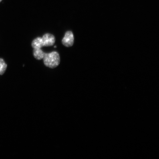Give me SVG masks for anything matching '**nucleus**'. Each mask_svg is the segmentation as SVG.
Masks as SVG:
<instances>
[{
  "label": "nucleus",
  "instance_id": "obj_1",
  "mask_svg": "<svg viewBox=\"0 0 159 159\" xmlns=\"http://www.w3.org/2000/svg\"><path fill=\"white\" fill-rule=\"evenodd\" d=\"M43 59L46 66L51 68H55L60 63V57L59 53L55 51L45 53Z\"/></svg>",
  "mask_w": 159,
  "mask_h": 159
},
{
  "label": "nucleus",
  "instance_id": "obj_2",
  "mask_svg": "<svg viewBox=\"0 0 159 159\" xmlns=\"http://www.w3.org/2000/svg\"><path fill=\"white\" fill-rule=\"evenodd\" d=\"M74 37L72 32L67 31L62 40L63 44L67 47H70L74 43Z\"/></svg>",
  "mask_w": 159,
  "mask_h": 159
},
{
  "label": "nucleus",
  "instance_id": "obj_3",
  "mask_svg": "<svg viewBox=\"0 0 159 159\" xmlns=\"http://www.w3.org/2000/svg\"><path fill=\"white\" fill-rule=\"evenodd\" d=\"M42 39L44 47H49L53 45L55 42V39L52 34L47 33L43 35Z\"/></svg>",
  "mask_w": 159,
  "mask_h": 159
},
{
  "label": "nucleus",
  "instance_id": "obj_4",
  "mask_svg": "<svg viewBox=\"0 0 159 159\" xmlns=\"http://www.w3.org/2000/svg\"><path fill=\"white\" fill-rule=\"evenodd\" d=\"M31 45L34 49H41L44 47L42 39L39 37L34 39Z\"/></svg>",
  "mask_w": 159,
  "mask_h": 159
},
{
  "label": "nucleus",
  "instance_id": "obj_5",
  "mask_svg": "<svg viewBox=\"0 0 159 159\" xmlns=\"http://www.w3.org/2000/svg\"><path fill=\"white\" fill-rule=\"evenodd\" d=\"M33 53L35 58L39 60L43 59L45 54L41 49H34Z\"/></svg>",
  "mask_w": 159,
  "mask_h": 159
},
{
  "label": "nucleus",
  "instance_id": "obj_6",
  "mask_svg": "<svg viewBox=\"0 0 159 159\" xmlns=\"http://www.w3.org/2000/svg\"><path fill=\"white\" fill-rule=\"evenodd\" d=\"M7 65L3 59L0 58V75L4 74L7 69Z\"/></svg>",
  "mask_w": 159,
  "mask_h": 159
},
{
  "label": "nucleus",
  "instance_id": "obj_7",
  "mask_svg": "<svg viewBox=\"0 0 159 159\" xmlns=\"http://www.w3.org/2000/svg\"><path fill=\"white\" fill-rule=\"evenodd\" d=\"M2 0H0V2H1Z\"/></svg>",
  "mask_w": 159,
  "mask_h": 159
}]
</instances>
